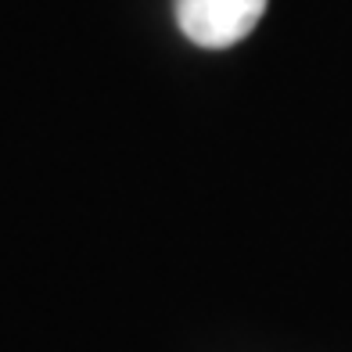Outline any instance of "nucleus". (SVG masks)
<instances>
[{"instance_id": "nucleus-1", "label": "nucleus", "mask_w": 352, "mask_h": 352, "mask_svg": "<svg viewBox=\"0 0 352 352\" xmlns=\"http://www.w3.org/2000/svg\"><path fill=\"white\" fill-rule=\"evenodd\" d=\"M266 11V0H180L176 19L190 43L223 51L241 43Z\"/></svg>"}]
</instances>
